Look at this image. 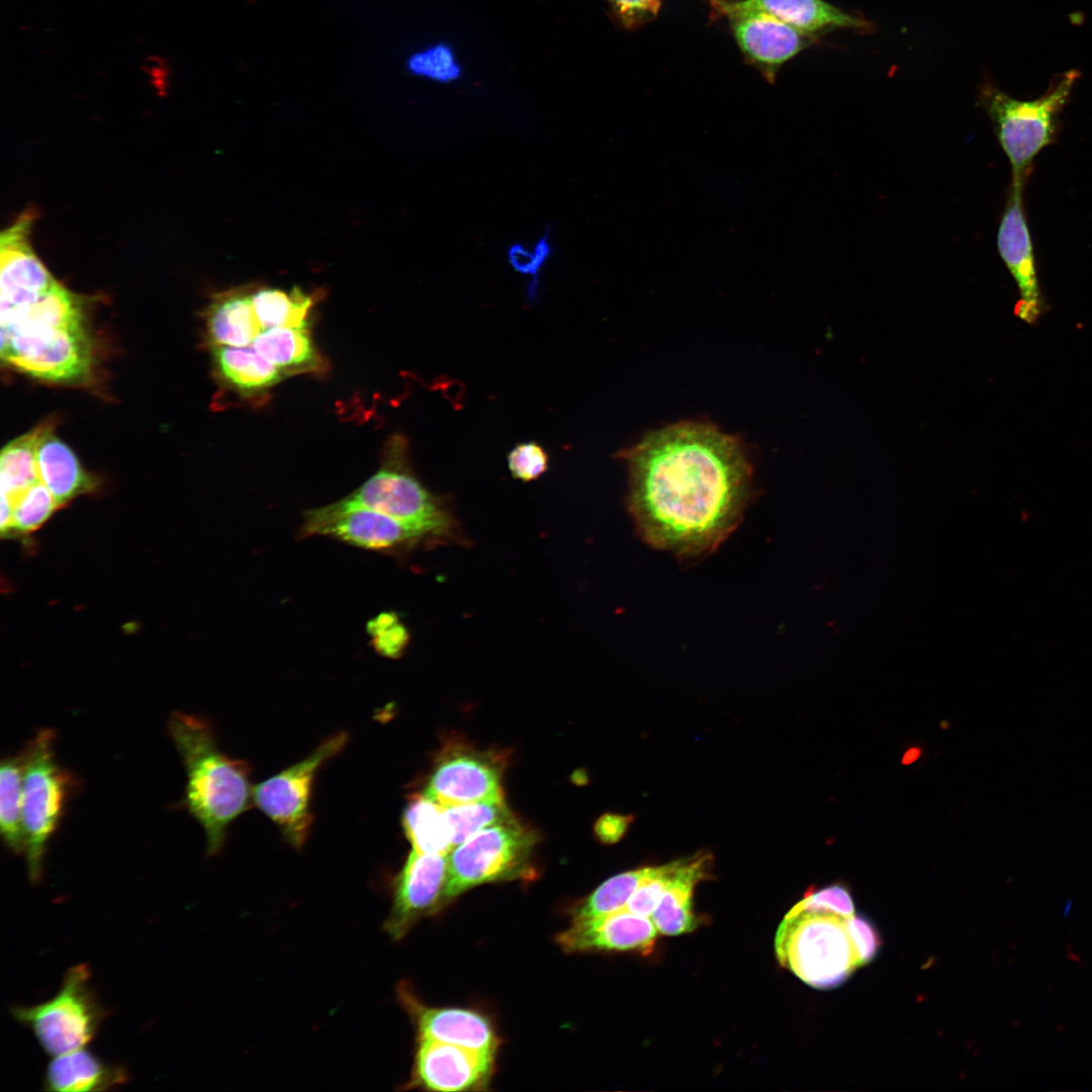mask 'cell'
Returning <instances> with one entry per match:
<instances>
[{"label":"cell","mask_w":1092,"mask_h":1092,"mask_svg":"<svg viewBox=\"0 0 1092 1092\" xmlns=\"http://www.w3.org/2000/svg\"><path fill=\"white\" fill-rule=\"evenodd\" d=\"M620 455L629 470L631 517L652 547L702 556L717 549L741 520L751 466L740 442L717 427L669 425Z\"/></svg>","instance_id":"cell-1"},{"label":"cell","mask_w":1092,"mask_h":1092,"mask_svg":"<svg viewBox=\"0 0 1092 1092\" xmlns=\"http://www.w3.org/2000/svg\"><path fill=\"white\" fill-rule=\"evenodd\" d=\"M880 944L873 924L854 915L849 892L838 884L792 907L775 938L779 963L817 989L840 985L873 960Z\"/></svg>","instance_id":"cell-2"},{"label":"cell","mask_w":1092,"mask_h":1092,"mask_svg":"<svg viewBox=\"0 0 1092 1092\" xmlns=\"http://www.w3.org/2000/svg\"><path fill=\"white\" fill-rule=\"evenodd\" d=\"M167 730L186 772L181 804L203 828L205 851L212 856L221 850L232 822L253 802L249 767L220 750L212 727L199 716L173 712Z\"/></svg>","instance_id":"cell-3"},{"label":"cell","mask_w":1092,"mask_h":1092,"mask_svg":"<svg viewBox=\"0 0 1092 1092\" xmlns=\"http://www.w3.org/2000/svg\"><path fill=\"white\" fill-rule=\"evenodd\" d=\"M1078 76L1075 70L1062 74L1042 96L1033 100L1012 98L990 84L982 88L980 104L1009 160L1012 181L1025 182L1034 157L1053 143L1059 113L1068 102Z\"/></svg>","instance_id":"cell-4"},{"label":"cell","mask_w":1092,"mask_h":1092,"mask_svg":"<svg viewBox=\"0 0 1092 1092\" xmlns=\"http://www.w3.org/2000/svg\"><path fill=\"white\" fill-rule=\"evenodd\" d=\"M56 733L41 729L24 747L25 768L22 786V821L25 835L24 857L33 884L42 876L49 841L63 817L67 801L77 786L73 775L56 759Z\"/></svg>","instance_id":"cell-5"},{"label":"cell","mask_w":1092,"mask_h":1092,"mask_svg":"<svg viewBox=\"0 0 1092 1092\" xmlns=\"http://www.w3.org/2000/svg\"><path fill=\"white\" fill-rule=\"evenodd\" d=\"M10 1012L16 1021L31 1030L44 1053L52 1057L86 1046L107 1015L85 964L66 972L53 998L31 1006L15 1005Z\"/></svg>","instance_id":"cell-6"},{"label":"cell","mask_w":1092,"mask_h":1092,"mask_svg":"<svg viewBox=\"0 0 1092 1092\" xmlns=\"http://www.w3.org/2000/svg\"><path fill=\"white\" fill-rule=\"evenodd\" d=\"M403 449V444L396 443L393 457L344 498L407 524L422 532L430 542L453 539L457 528L455 519L445 503L413 474Z\"/></svg>","instance_id":"cell-7"},{"label":"cell","mask_w":1092,"mask_h":1092,"mask_svg":"<svg viewBox=\"0 0 1092 1092\" xmlns=\"http://www.w3.org/2000/svg\"><path fill=\"white\" fill-rule=\"evenodd\" d=\"M535 843V833L515 818L467 838L448 854L440 909L475 886L524 875Z\"/></svg>","instance_id":"cell-8"},{"label":"cell","mask_w":1092,"mask_h":1092,"mask_svg":"<svg viewBox=\"0 0 1092 1092\" xmlns=\"http://www.w3.org/2000/svg\"><path fill=\"white\" fill-rule=\"evenodd\" d=\"M347 741L348 734L338 732L301 760L254 787L253 803L295 849L304 845L312 826L310 800L315 776L329 759L343 750Z\"/></svg>","instance_id":"cell-9"},{"label":"cell","mask_w":1092,"mask_h":1092,"mask_svg":"<svg viewBox=\"0 0 1092 1092\" xmlns=\"http://www.w3.org/2000/svg\"><path fill=\"white\" fill-rule=\"evenodd\" d=\"M1 358L17 370L57 383H80L95 364L86 328L26 330L1 334Z\"/></svg>","instance_id":"cell-10"},{"label":"cell","mask_w":1092,"mask_h":1092,"mask_svg":"<svg viewBox=\"0 0 1092 1092\" xmlns=\"http://www.w3.org/2000/svg\"><path fill=\"white\" fill-rule=\"evenodd\" d=\"M325 536L389 555L406 553L430 540L419 530L381 512L342 498L306 511L299 538Z\"/></svg>","instance_id":"cell-11"},{"label":"cell","mask_w":1092,"mask_h":1092,"mask_svg":"<svg viewBox=\"0 0 1092 1092\" xmlns=\"http://www.w3.org/2000/svg\"><path fill=\"white\" fill-rule=\"evenodd\" d=\"M714 11L727 19L745 60L774 83L784 63L815 39L742 0H711Z\"/></svg>","instance_id":"cell-12"},{"label":"cell","mask_w":1092,"mask_h":1092,"mask_svg":"<svg viewBox=\"0 0 1092 1092\" xmlns=\"http://www.w3.org/2000/svg\"><path fill=\"white\" fill-rule=\"evenodd\" d=\"M502 771L491 753L452 748L437 761L423 795L444 807L503 800Z\"/></svg>","instance_id":"cell-13"},{"label":"cell","mask_w":1092,"mask_h":1092,"mask_svg":"<svg viewBox=\"0 0 1092 1092\" xmlns=\"http://www.w3.org/2000/svg\"><path fill=\"white\" fill-rule=\"evenodd\" d=\"M448 871V854L414 849L392 882V903L383 923L394 940L403 938L424 916L440 909Z\"/></svg>","instance_id":"cell-14"},{"label":"cell","mask_w":1092,"mask_h":1092,"mask_svg":"<svg viewBox=\"0 0 1092 1092\" xmlns=\"http://www.w3.org/2000/svg\"><path fill=\"white\" fill-rule=\"evenodd\" d=\"M494 1056L431 1038H418L407 1087L455 1092L476 1088L491 1075Z\"/></svg>","instance_id":"cell-15"},{"label":"cell","mask_w":1092,"mask_h":1092,"mask_svg":"<svg viewBox=\"0 0 1092 1092\" xmlns=\"http://www.w3.org/2000/svg\"><path fill=\"white\" fill-rule=\"evenodd\" d=\"M1024 182H1011L1010 193L1002 215L997 246L999 254L1014 278L1019 291L1015 313L1028 324L1037 321L1042 300L1037 280L1035 259L1026 222L1022 190Z\"/></svg>","instance_id":"cell-16"},{"label":"cell","mask_w":1092,"mask_h":1092,"mask_svg":"<svg viewBox=\"0 0 1092 1092\" xmlns=\"http://www.w3.org/2000/svg\"><path fill=\"white\" fill-rule=\"evenodd\" d=\"M32 219L24 212L1 234L0 312L32 303L58 283L30 245Z\"/></svg>","instance_id":"cell-17"},{"label":"cell","mask_w":1092,"mask_h":1092,"mask_svg":"<svg viewBox=\"0 0 1092 1092\" xmlns=\"http://www.w3.org/2000/svg\"><path fill=\"white\" fill-rule=\"evenodd\" d=\"M397 997L417 1027L418 1038H431L494 1056L497 1037L481 1014L461 1008L427 1006L405 982L397 986Z\"/></svg>","instance_id":"cell-18"},{"label":"cell","mask_w":1092,"mask_h":1092,"mask_svg":"<svg viewBox=\"0 0 1092 1092\" xmlns=\"http://www.w3.org/2000/svg\"><path fill=\"white\" fill-rule=\"evenodd\" d=\"M658 933L650 917L623 908L590 920L572 922L558 934L557 941L569 952L636 950L648 953Z\"/></svg>","instance_id":"cell-19"},{"label":"cell","mask_w":1092,"mask_h":1092,"mask_svg":"<svg viewBox=\"0 0 1092 1092\" xmlns=\"http://www.w3.org/2000/svg\"><path fill=\"white\" fill-rule=\"evenodd\" d=\"M129 1080L125 1068L104 1061L85 1046L53 1057L42 1087L52 1092L111 1091Z\"/></svg>","instance_id":"cell-20"},{"label":"cell","mask_w":1092,"mask_h":1092,"mask_svg":"<svg viewBox=\"0 0 1092 1092\" xmlns=\"http://www.w3.org/2000/svg\"><path fill=\"white\" fill-rule=\"evenodd\" d=\"M36 463L39 481L60 507L97 487L96 478L83 468L74 451L55 435L49 422L43 423L37 441Z\"/></svg>","instance_id":"cell-21"},{"label":"cell","mask_w":1092,"mask_h":1092,"mask_svg":"<svg viewBox=\"0 0 1092 1092\" xmlns=\"http://www.w3.org/2000/svg\"><path fill=\"white\" fill-rule=\"evenodd\" d=\"M710 853H699L680 862L650 918L659 933L678 935L693 931L697 919L693 896L697 884L705 879L711 863Z\"/></svg>","instance_id":"cell-22"},{"label":"cell","mask_w":1092,"mask_h":1092,"mask_svg":"<svg viewBox=\"0 0 1092 1092\" xmlns=\"http://www.w3.org/2000/svg\"><path fill=\"white\" fill-rule=\"evenodd\" d=\"M1 334L26 330L86 328L85 300L57 283L32 303L0 312Z\"/></svg>","instance_id":"cell-23"},{"label":"cell","mask_w":1092,"mask_h":1092,"mask_svg":"<svg viewBox=\"0 0 1092 1092\" xmlns=\"http://www.w3.org/2000/svg\"><path fill=\"white\" fill-rule=\"evenodd\" d=\"M205 324L211 346H250L262 332L252 293L244 288L216 294L206 310Z\"/></svg>","instance_id":"cell-24"},{"label":"cell","mask_w":1092,"mask_h":1092,"mask_svg":"<svg viewBox=\"0 0 1092 1092\" xmlns=\"http://www.w3.org/2000/svg\"><path fill=\"white\" fill-rule=\"evenodd\" d=\"M801 33L816 39L836 28H867L858 17L843 12L823 0H742Z\"/></svg>","instance_id":"cell-25"},{"label":"cell","mask_w":1092,"mask_h":1092,"mask_svg":"<svg viewBox=\"0 0 1092 1092\" xmlns=\"http://www.w3.org/2000/svg\"><path fill=\"white\" fill-rule=\"evenodd\" d=\"M252 346L283 374L312 372L323 368V360L307 329L263 330Z\"/></svg>","instance_id":"cell-26"},{"label":"cell","mask_w":1092,"mask_h":1092,"mask_svg":"<svg viewBox=\"0 0 1092 1092\" xmlns=\"http://www.w3.org/2000/svg\"><path fill=\"white\" fill-rule=\"evenodd\" d=\"M211 348L219 375L239 390L265 389L276 384L284 375L261 356L252 345L211 346Z\"/></svg>","instance_id":"cell-27"},{"label":"cell","mask_w":1092,"mask_h":1092,"mask_svg":"<svg viewBox=\"0 0 1092 1092\" xmlns=\"http://www.w3.org/2000/svg\"><path fill=\"white\" fill-rule=\"evenodd\" d=\"M25 768L24 749L2 758L0 765V833L6 848L24 854L25 835L22 821V786Z\"/></svg>","instance_id":"cell-28"},{"label":"cell","mask_w":1092,"mask_h":1092,"mask_svg":"<svg viewBox=\"0 0 1092 1092\" xmlns=\"http://www.w3.org/2000/svg\"><path fill=\"white\" fill-rule=\"evenodd\" d=\"M402 826L412 849L418 852L449 854L453 849L443 806L424 795L408 802Z\"/></svg>","instance_id":"cell-29"},{"label":"cell","mask_w":1092,"mask_h":1092,"mask_svg":"<svg viewBox=\"0 0 1092 1092\" xmlns=\"http://www.w3.org/2000/svg\"><path fill=\"white\" fill-rule=\"evenodd\" d=\"M43 424L13 439L1 451V496L11 505L30 486L39 481L36 447Z\"/></svg>","instance_id":"cell-30"},{"label":"cell","mask_w":1092,"mask_h":1092,"mask_svg":"<svg viewBox=\"0 0 1092 1092\" xmlns=\"http://www.w3.org/2000/svg\"><path fill=\"white\" fill-rule=\"evenodd\" d=\"M252 302L262 331L272 328L307 329L314 298L296 286L289 291L263 288L252 293Z\"/></svg>","instance_id":"cell-31"},{"label":"cell","mask_w":1092,"mask_h":1092,"mask_svg":"<svg viewBox=\"0 0 1092 1092\" xmlns=\"http://www.w3.org/2000/svg\"><path fill=\"white\" fill-rule=\"evenodd\" d=\"M651 868H637L605 881L573 909L572 922L590 920L625 908Z\"/></svg>","instance_id":"cell-32"},{"label":"cell","mask_w":1092,"mask_h":1092,"mask_svg":"<svg viewBox=\"0 0 1092 1092\" xmlns=\"http://www.w3.org/2000/svg\"><path fill=\"white\" fill-rule=\"evenodd\" d=\"M443 809L453 848L488 826L514 819L504 799Z\"/></svg>","instance_id":"cell-33"},{"label":"cell","mask_w":1092,"mask_h":1092,"mask_svg":"<svg viewBox=\"0 0 1092 1092\" xmlns=\"http://www.w3.org/2000/svg\"><path fill=\"white\" fill-rule=\"evenodd\" d=\"M61 508L51 491L37 481L12 505L11 535H27L42 526Z\"/></svg>","instance_id":"cell-34"},{"label":"cell","mask_w":1092,"mask_h":1092,"mask_svg":"<svg viewBox=\"0 0 1092 1092\" xmlns=\"http://www.w3.org/2000/svg\"><path fill=\"white\" fill-rule=\"evenodd\" d=\"M552 254V243L548 232L544 233L532 245L512 244L507 251V259L517 273L528 278L527 296L535 300L539 292V276Z\"/></svg>","instance_id":"cell-35"},{"label":"cell","mask_w":1092,"mask_h":1092,"mask_svg":"<svg viewBox=\"0 0 1092 1092\" xmlns=\"http://www.w3.org/2000/svg\"><path fill=\"white\" fill-rule=\"evenodd\" d=\"M680 859L651 868L639 887L630 897L626 909L629 911L650 917L663 892L670 883Z\"/></svg>","instance_id":"cell-36"},{"label":"cell","mask_w":1092,"mask_h":1092,"mask_svg":"<svg viewBox=\"0 0 1092 1092\" xmlns=\"http://www.w3.org/2000/svg\"><path fill=\"white\" fill-rule=\"evenodd\" d=\"M411 73L438 82H450L459 76L460 69L445 46H435L412 55L406 63Z\"/></svg>","instance_id":"cell-37"},{"label":"cell","mask_w":1092,"mask_h":1092,"mask_svg":"<svg viewBox=\"0 0 1092 1092\" xmlns=\"http://www.w3.org/2000/svg\"><path fill=\"white\" fill-rule=\"evenodd\" d=\"M374 648L381 655L398 657L406 647L410 635L405 626L392 613L381 614L369 626Z\"/></svg>","instance_id":"cell-38"},{"label":"cell","mask_w":1092,"mask_h":1092,"mask_svg":"<svg viewBox=\"0 0 1092 1092\" xmlns=\"http://www.w3.org/2000/svg\"><path fill=\"white\" fill-rule=\"evenodd\" d=\"M508 466L512 476L529 482L542 476L549 466V455L536 442L516 445L508 454Z\"/></svg>","instance_id":"cell-39"},{"label":"cell","mask_w":1092,"mask_h":1092,"mask_svg":"<svg viewBox=\"0 0 1092 1092\" xmlns=\"http://www.w3.org/2000/svg\"><path fill=\"white\" fill-rule=\"evenodd\" d=\"M616 18L626 28H635L652 20L661 0H608Z\"/></svg>","instance_id":"cell-40"},{"label":"cell","mask_w":1092,"mask_h":1092,"mask_svg":"<svg viewBox=\"0 0 1092 1092\" xmlns=\"http://www.w3.org/2000/svg\"><path fill=\"white\" fill-rule=\"evenodd\" d=\"M633 817L621 814H605L601 816L595 826V832L604 843L619 841L628 830Z\"/></svg>","instance_id":"cell-41"},{"label":"cell","mask_w":1092,"mask_h":1092,"mask_svg":"<svg viewBox=\"0 0 1092 1092\" xmlns=\"http://www.w3.org/2000/svg\"><path fill=\"white\" fill-rule=\"evenodd\" d=\"M918 756H919V750H917L916 748H912V749L908 750L905 753V755L903 757V760H904L903 762L904 763H910V762L914 761Z\"/></svg>","instance_id":"cell-42"}]
</instances>
